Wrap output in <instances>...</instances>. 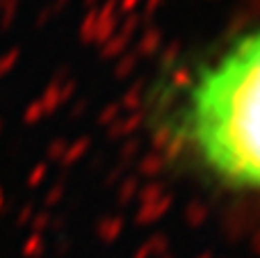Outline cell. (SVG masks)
<instances>
[{
  "label": "cell",
  "mask_w": 260,
  "mask_h": 258,
  "mask_svg": "<svg viewBox=\"0 0 260 258\" xmlns=\"http://www.w3.org/2000/svg\"><path fill=\"white\" fill-rule=\"evenodd\" d=\"M176 128L178 142L217 183L260 197V25L199 69Z\"/></svg>",
  "instance_id": "cell-1"
}]
</instances>
